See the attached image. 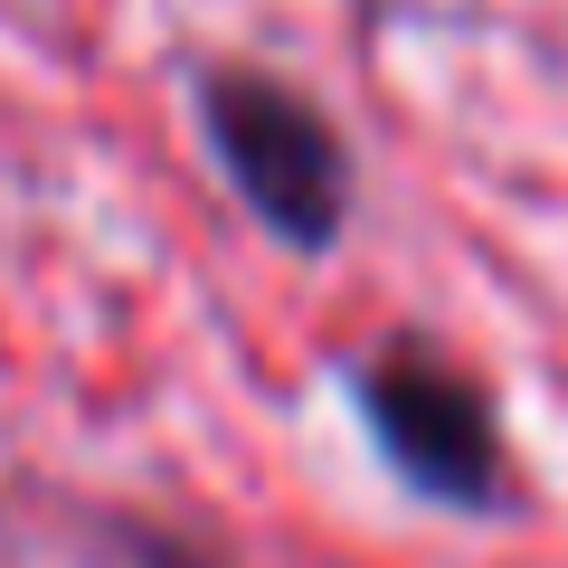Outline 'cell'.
<instances>
[{"instance_id":"1","label":"cell","mask_w":568,"mask_h":568,"mask_svg":"<svg viewBox=\"0 0 568 568\" xmlns=\"http://www.w3.org/2000/svg\"><path fill=\"white\" fill-rule=\"evenodd\" d=\"M190 114H200V142L219 152L227 190L246 200V219L275 246H294V256L342 246V227H351V142L294 77L209 58V67H190Z\"/></svg>"},{"instance_id":"2","label":"cell","mask_w":568,"mask_h":568,"mask_svg":"<svg viewBox=\"0 0 568 568\" xmlns=\"http://www.w3.org/2000/svg\"><path fill=\"white\" fill-rule=\"evenodd\" d=\"M351 407H361L379 465L436 511H503L511 503V446L503 407L474 369H455L436 342L398 332L369 361H351Z\"/></svg>"}]
</instances>
